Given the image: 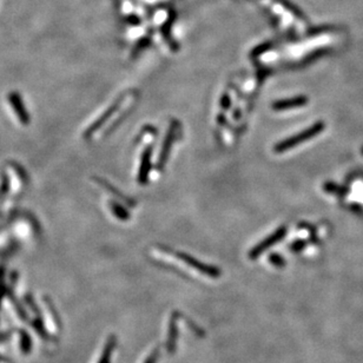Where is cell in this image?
<instances>
[{
  "label": "cell",
  "instance_id": "cell-6",
  "mask_svg": "<svg viewBox=\"0 0 363 363\" xmlns=\"http://www.w3.org/2000/svg\"><path fill=\"white\" fill-rule=\"evenodd\" d=\"M123 100H124V98H121V99H119L118 101H116V103L113 104V105H112L111 107H110L109 110H106V111L104 112L103 115H101V117H100L99 119H98L97 121H95V123L92 124V126L90 127V129L86 130V132H85V137H90V136L94 135V133H95L96 131H97L98 127H100L101 125H103V124L105 123V121H107V119H109L110 117H111V116L113 115V113H115L116 111H117V110L119 109V105H121V101H123Z\"/></svg>",
  "mask_w": 363,
  "mask_h": 363
},
{
  "label": "cell",
  "instance_id": "cell-4",
  "mask_svg": "<svg viewBox=\"0 0 363 363\" xmlns=\"http://www.w3.org/2000/svg\"><path fill=\"white\" fill-rule=\"evenodd\" d=\"M177 257L179 258V260L183 261L184 263H187L188 266H190L191 268L198 270V271L203 272V274L208 275L209 277H218L219 275V270L214 268V266H207V264L199 262L198 260H196V258L191 257L190 255H187L184 254V252H177Z\"/></svg>",
  "mask_w": 363,
  "mask_h": 363
},
{
  "label": "cell",
  "instance_id": "cell-12",
  "mask_svg": "<svg viewBox=\"0 0 363 363\" xmlns=\"http://www.w3.org/2000/svg\"><path fill=\"white\" fill-rule=\"evenodd\" d=\"M270 260H271V262H274V263H283V261L281 260L280 256L276 257V255H272V256H271V258H270Z\"/></svg>",
  "mask_w": 363,
  "mask_h": 363
},
{
  "label": "cell",
  "instance_id": "cell-3",
  "mask_svg": "<svg viewBox=\"0 0 363 363\" xmlns=\"http://www.w3.org/2000/svg\"><path fill=\"white\" fill-rule=\"evenodd\" d=\"M286 232H287V229L284 228V226L277 229V230H276L275 232H272L269 237H266V240H263L260 244H257L256 246H255V248L249 252V257H250L251 260L257 258L260 255H262L266 249H269L270 246H272L277 242H280L282 238H283L284 235H286Z\"/></svg>",
  "mask_w": 363,
  "mask_h": 363
},
{
  "label": "cell",
  "instance_id": "cell-8",
  "mask_svg": "<svg viewBox=\"0 0 363 363\" xmlns=\"http://www.w3.org/2000/svg\"><path fill=\"white\" fill-rule=\"evenodd\" d=\"M151 147H147L143 152L141 161V167H139V173H138V182L141 184H144L147 181V176H149L150 168H151Z\"/></svg>",
  "mask_w": 363,
  "mask_h": 363
},
{
  "label": "cell",
  "instance_id": "cell-9",
  "mask_svg": "<svg viewBox=\"0 0 363 363\" xmlns=\"http://www.w3.org/2000/svg\"><path fill=\"white\" fill-rule=\"evenodd\" d=\"M175 129H176V126H173V125L171 126L169 132H168L167 138H165L163 149H162V152H161V158H159V163L161 164L163 163V162H165V159H167V157H168V153H169V150L171 147V142H172L173 135H175Z\"/></svg>",
  "mask_w": 363,
  "mask_h": 363
},
{
  "label": "cell",
  "instance_id": "cell-2",
  "mask_svg": "<svg viewBox=\"0 0 363 363\" xmlns=\"http://www.w3.org/2000/svg\"><path fill=\"white\" fill-rule=\"evenodd\" d=\"M322 129H323L322 123L314 124L313 126L309 127V129L304 130V131L297 133L296 136H292V137H290L288 139H284L283 142L278 143L275 146V151L276 152H284V151L292 149V147L297 146V145L303 143V142L309 141L310 138L315 137L318 132L322 131Z\"/></svg>",
  "mask_w": 363,
  "mask_h": 363
},
{
  "label": "cell",
  "instance_id": "cell-1",
  "mask_svg": "<svg viewBox=\"0 0 363 363\" xmlns=\"http://www.w3.org/2000/svg\"><path fill=\"white\" fill-rule=\"evenodd\" d=\"M270 14L281 31H307V19L287 0H255Z\"/></svg>",
  "mask_w": 363,
  "mask_h": 363
},
{
  "label": "cell",
  "instance_id": "cell-5",
  "mask_svg": "<svg viewBox=\"0 0 363 363\" xmlns=\"http://www.w3.org/2000/svg\"><path fill=\"white\" fill-rule=\"evenodd\" d=\"M8 100H10V104L12 105V109L14 110V112H16L19 121H22L23 124H28L30 117H28V113L26 111L24 103H23L20 96L18 94H16V92H12V94H10V96H8Z\"/></svg>",
  "mask_w": 363,
  "mask_h": 363
},
{
  "label": "cell",
  "instance_id": "cell-7",
  "mask_svg": "<svg viewBox=\"0 0 363 363\" xmlns=\"http://www.w3.org/2000/svg\"><path fill=\"white\" fill-rule=\"evenodd\" d=\"M308 103V99L303 96L301 97L291 98V99H284V100H278L276 103L272 104V109L277 110V111H283V110H290L295 109V107H301L306 105Z\"/></svg>",
  "mask_w": 363,
  "mask_h": 363
},
{
  "label": "cell",
  "instance_id": "cell-10",
  "mask_svg": "<svg viewBox=\"0 0 363 363\" xmlns=\"http://www.w3.org/2000/svg\"><path fill=\"white\" fill-rule=\"evenodd\" d=\"M111 209H112L113 214H115L116 216L118 217V218H121L123 220L129 218V214H127L126 210H124V209L121 208V205L116 204V203H111Z\"/></svg>",
  "mask_w": 363,
  "mask_h": 363
},
{
  "label": "cell",
  "instance_id": "cell-11",
  "mask_svg": "<svg viewBox=\"0 0 363 363\" xmlns=\"http://www.w3.org/2000/svg\"><path fill=\"white\" fill-rule=\"evenodd\" d=\"M110 354H111V348H110V345H107L105 351H104V355L101 356L100 363H109L110 362Z\"/></svg>",
  "mask_w": 363,
  "mask_h": 363
}]
</instances>
